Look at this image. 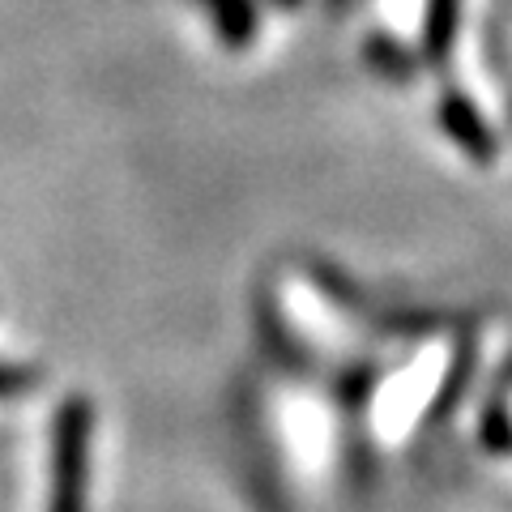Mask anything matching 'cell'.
Instances as JSON below:
<instances>
[{
    "label": "cell",
    "instance_id": "cell-1",
    "mask_svg": "<svg viewBox=\"0 0 512 512\" xmlns=\"http://www.w3.org/2000/svg\"><path fill=\"white\" fill-rule=\"evenodd\" d=\"M82 495H86V406L73 402L64 406L56 431L52 512H82Z\"/></svg>",
    "mask_w": 512,
    "mask_h": 512
}]
</instances>
